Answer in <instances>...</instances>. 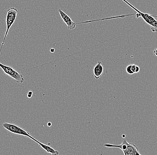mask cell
Masks as SVG:
<instances>
[{"mask_svg":"<svg viewBox=\"0 0 157 155\" xmlns=\"http://www.w3.org/2000/svg\"><path fill=\"white\" fill-rule=\"evenodd\" d=\"M0 68L8 76L13 78L17 83H23L24 78L23 76L17 72L14 68L9 66L5 65L0 62Z\"/></svg>","mask_w":157,"mask_h":155,"instance_id":"4","label":"cell"},{"mask_svg":"<svg viewBox=\"0 0 157 155\" xmlns=\"http://www.w3.org/2000/svg\"><path fill=\"white\" fill-rule=\"evenodd\" d=\"M129 6L136 11L137 13L140 14V16L144 21L151 26V30L153 32H157V20L154 17L152 16L151 14L142 13L133 7L132 5L130 4Z\"/></svg>","mask_w":157,"mask_h":155,"instance_id":"5","label":"cell"},{"mask_svg":"<svg viewBox=\"0 0 157 155\" xmlns=\"http://www.w3.org/2000/svg\"><path fill=\"white\" fill-rule=\"evenodd\" d=\"M59 11L63 20L67 25L68 29L69 30L74 29L76 26V23L74 22L73 21L71 20V18L69 17V16L67 15L61 9H59Z\"/></svg>","mask_w":157,"mask_h":155,"instance_id":"6","label":"cell"},{"mask_svg":"<svg viewBox=\"0 0 157 155\" xmlns=\"http://www.w3.org/2000/svg\"><path fill=\"white\" fill-rule=\"evenodd\" d=\"M36 143H38L39 146H40V147H42V148H43L44 150H45L46 152H48V153H49L53 155H59V153L58 151L54 149L53 148H52V147H51V146H49V145L43 144V143H41V142H39L38 140Z\"/></svg>","mask_w":157,"mask_h":155,"instance_id":"8","label":"cell"},{"mask_svg":"<svg viewBox=\"0 0 157 155\" xmlns=\"http://www.w3.org/2000/svg\"><path fill=\"white\" fill-rule=\"evenodd\" d=\"M32 96V95H30V94H28H28H27V97H28V98H31Z\"/></svg>","mask_w":157,"mask_h":155,"instance_id":"11","label":"cell"},{"mask_svg":"<svg viewBox=\"0 0 157 155\" xmlns=\"http://www.w3.org/2000/svg\"><path fill=\"white\" fill-rule=\"evenodd\" d=\"M104 146L107 148H119L122 150L124 155H141L139 153V149L136 145L132 143H128L125 139L123 140L121 145L106 144L104 145Z\"/></svg>","mask_w":157,"mask_h":155,"instance_id":"1","label":"cell"},{"mask_svg":"<svg viewBox=\"0 0 157 155\" xmlns=\"http://www.w3.org/2000/svg\"><path fill=\"white\" fill-rule=\"evenodd\" d=\"M55 50L54 49V48H52L51 49V52L53 53L54 52H55Z\"/></svg>","mask_w":157,"mask_h":155,"instance_id":"13","label":"cell"},{"mask_svg":"<svg viewBox=\"0 0 157 155\" xmlns=\"http://www.w3.org/2000/svg\"><path fill=\"white\" fill-rule=\"evenodd\" d=\"M103 71L104 68L101 62L98 61V63L93 68V74L96 79H99L103 73Z\"/></svg>","mask_w":157,"mask_h":155,"instance_id":"7","label":"cell"},{"mask_svg":"<svg viewBox=\"0 0 157 155\" xmlns=\"http://www.w3.org/2000/svg\"><path fill=\"white\" fill-rule=\"evenodd\" d=\"M48 126H49V127H50V126H52V122H49L48 123Z\"/></svg>","mask_w":157,"mask_h":155,"instance_id":"12","label":"cell"},{"mask_svg":"<svg viewBox=\"0 0 157 155\" xmlns=\"http://www.w3.org/2000/svg\"><path fill=\"white\" fill-rule=\"evenodd\" d=\"M18 11L15 8L12 7L10 8L8 10L7 13L6 17V33L4 38L3 41L2 43V46H1V49H0V54H1V52L3 48L4 45L5 41L6 39L7 36L8 34L9 31L10 29L11 26L13 25L15 21L16 18L17 16Z\"/></svg>","mask_w":157,"mask_h":155,"instance_id":"2","label":"cell"},{"mask_svg":"<svg viewBox=\"0 0 157 155\" xmlns=\"http://www.w3.org/2000/svg\"><path fill=\"white\" fill-rule=\"evenodd\" d=\"M3 126L7 130L13 133V134H17L23 135V136H26L27 137H29L30 139H32L35 142H37L38 140H36L34 137L31 136L29 134V132L26 131L24 129H22L21 127L15 125V124H12V123H8V122H5L3 124Z\"/></svg>","mask_w":157,"mask_h":155,"instance_id":"3","label":"cell"},{"mask_svg":"<svg viewBox=\"0 0 157 155\" xmlns=\"http://www.w3.org/2000/svg\"><path fill=\"white\" fill-rule=\"evenodd\" d=\"M152 16L154 17H156L157 18V16L152 15Z\"/></svg>","mask_w":157,"mask_h":155,"instance_id":"14","label":"cell"},{"mask_svg":"<svg viewBox=\"0 0 157 155\" xmlns=\"http://www.w3.org/2000/svg\"><path fill=\"white\" fill-rule=\"evenodd\" d=\"M140 68L138 66L135 64H132L128 66L126 68V71L128 74H134V73H137L140 71Z\"/></svg>","mask_w":157,"mask_h":155,"instance_id":"9","label":"cell"},{"mask_svg":"<svg viewBox=\"0 0 157 155\" xmlns=\"http://www.w3.org/2000/svg\"><path fill=\"white\" fill-rule=\"evenodd\" d=\"M154 54H155V55L157 56V48L155 49L154 51Z\"/></svg>","mask_w":157,"mask_h":155,"instance_id":"10","label":"cell"}]
</instances>
